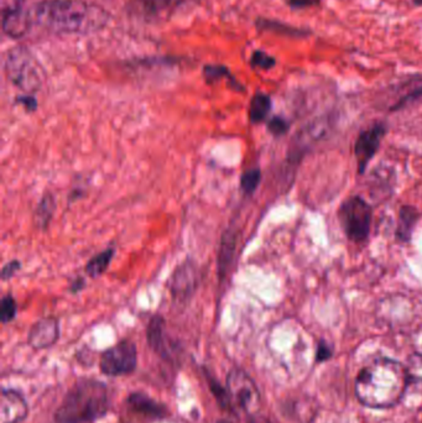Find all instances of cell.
I'll return each instance as SVG.
<instances>
[{
	"mask_svg": "<svg viewBox=\"0 0 422 423\" xmlns=\"http://www.w3.org/2000/svg\"><path fill=\"white\" fill-rule=\"evenodd\" d=\"M85 286H86V282H85V278H75L73 281H71L70 292L71 294H77V292H80V291L83 290V287H85Z\"/></svg>",
	"mask_w": 422,
	"mask_h": 423,
	"instance_id": "cell-35",
	"label": "cell"
},
{
	"mask_svg": "<svg viewBox=\"0 0 422 423\" xmlns=\"http://www.w3.org/2000/svg\"><path fill=\"white\" fill-rule=\"evenodd\" d=\"M138 366V349L130 339H124L105 350L100 355L99 368L107 377L129 375Z\"/></svg>",
	"mask_w": 422,
	"mask_h": 423,
	"instance_id": "cell-7",
	"label": "cell"
},
{
	"mask_svg": "<svg viewBox=\"0 0 422 423\" xmlns=\"http://www.w3.org/2000/svg\"><path fill=\"white\" fill-rule=\"evenodd\" d=\"M203 75H204V80L209 84H212L213 82L218 81L222 77H227L233 82L234 78L231 77V72L229 70L225 67V66H220V64H209V66H204L203 69Z\"/></svg>",
	"mask_w": 422,
	"mask_h": 423,
	"instance_id": "cell-27",
	"label": "cell"
},
{
	"mask_svg": "<svg viewBox=\"0 0 422 423\" xmlns=\"http://www.w3.org/2000/svg\"><path fill=\"white\" fill-rule=\"evenodd\" d=\"M261 172L259 168H250L242 174L240 179V188L243 190L245 195L254 193L255 190L261 183Z\"/></svg>",
	"mask_w": 422,
	"mask_h": 423,
	"instance_id": "cell-25",
	"label": "cell"
},
{
	"mask_svg": "<svg viewBox=\"0 0 422 423\" xmlns=\"http://www.w3.org/2000/svg\"><path fill=\"white\" fill-rule=\"evenodd\" d=\"M29 415V405L14 388H3L0 395V423H21Z\"/></svg>",
	"mask_w": 422,
	"mask_h": 423,
	"instance_id": "cell-11",
	"label": "cell"
},
{
	"mask_svg": "<svg viewBox=\"0 0 422 423\" xmlns=\"http://www.w3.org/2000/svg\"><path fill=\"white\" fill-rule=\"evenodd\" d=\"M226 388L234 407L245 412L248 416L259 412L261 396L254 380L240 368H231L227 374Z\"/></svg>",
	"mask_w": 422,
	"mask_h": 423,
	"instance_id": "cell-6",
	"label": "cell"
},
{
	"mask_svg": "<svg viewBox=\"0 0 422 423\" xmlns=\"http://www.w3.org/2000/svg\"><path fill=\"white\" fill-rule=\"evenodd\" d=\"M415 3H416V4H419V6H421L422 0H415Z\"/></svg>",
	"mask_w": 422,
	"mask_h": 423,
	"instance_id": "cell-38",
	"label": "cell"
},
{
	"mask_svg": "<svg viewBox=\"0 0 422 423\" xmlns=\"http://www.w3.org/2000/svg\"><path fill=\"white\" fill-rule=\"evenodd\" d=\"M272 111V99L264 93H256L250 100L249 119L250 122L258 124L265 120L266 116Z\"/></svg>",
	"mask_w": 422,
	"mask_h": 423,
	"instance_id": "cell-18",
	"label": "cell"
},
{
	"mask_svg": "<svg viewBox=\"0 0 422 423\" xmlns=\"http://www.w3.org/2000/svg\"><path fill=\"white\" fill-rule=\"evenodd\" d=\"M236 234L231 231H226L220 239V249L217 255V267L220 278L226 276L227 270L231 267L233 255L236 251Z\"/></svg>",
	"mask_w": 422,
	"mask_h": 423,
	"instance_id": "cell-16",
	"label": "cell"
},
{
	"mask_svg": "<svg viewBox=\"0 0 422 423\" xmlns=\"http://www.w3.org/2000/svg\"><path fill=\"white\" fill-rule=\"evenodd\" d=\"M3 20L1 26L6 36L12 39H21L29 34L31 26L34 25L30 10L17 9L10 12H1Z\"/></svg>",
	"mask_w": 422,
	"mask_h": 423,
	"instance_id": "cell-14",
	"label": "cell"
},
{
	"mask_svg": "<svg viewBox=\"0 0 422 423\" xmlns=\"http://www.w3.org/2000/svg\"><path fill=\"white\" fill-rule=\"evenodd\" d=\"M371 208L363 198L349 197L342 203L338 218L348 239L354 243L364 242L368 238L371 226Z\"/></svg>",
	"mask_w": 422,
	"mask_h": 423,
	"instance_id": "cell-5",
	"label": "cell"
},
{
	"mask_svg": "<svg viewBox=\"0 0 422 423\" xmlns=\"http://www.w3.org/2000/svg\"><path fill=\"white\" fill-rule=\"evenodd\" d=\"M267 129L270 133L274 135H283L288 132L289 124L288 122L280 118V116H274L270 122L267 123Z\"/></svg>",
	"mask_w": 422,
	"mask_h": 423,
	"instance_id": "cell-29",
	"label": "cell"
},
{
	"mask_svg": "<svg viewBox=\"0 0 422 423\" xmlns=\"http://www.w3.org/2000/svg\"><path fill=\"white\" fill-rule=\"evenodd\" d=\"M20 269H21V262H20V261H9V262L6 264L4 267L1 269V280H3V281L10 280L15 273H18Z\"/></svg>",
	"mask_w": 422,
	"mask_h": 423,
	"instance_id": "cell-30",
	"label": "cell"
},
{
	"mask_svg": "<svg viewBox=\"0 0 422 423\" xmlns=\"http://www.w3.org/2000/svg\"><path fill=\"white\" fill-rule=\"evenodd\" d=\"M146 341L152 352L165 360H171V348L166 336V323L161 314L151 317L146 327Z\"/></svg>",
	"mask_w": 422,
	"mask_h": 423,
	"instance_id": "cell-13",
	"label": "cell"
},
{
	"mask_svg": "<svg viewBox=\"0 0 422 423\" xmlns=\"http://www.w3.org/2000/svg\"><path fill=\"white\" fill-rule=\"evenodd\" d=\"M56 210V201L53 193H45L41 197L34 215V222L39 229H46Z\"/></svg>",
	"mask_w": 422,
	"mask_h": 423,
	"instance_id": "cell-17",
	"label": "cell"
},
{
	"mask_svg": "<svg viewBox=\"0 0 422 423\" xmlns=\"http://www.w3.org/2000/svg\"><path fill=\"white\" fill-rule=\"evenodd\" d=\"M385 132L387 129L383 124H376L371 128L367 129L359 134L358 139L355 141V146H354L359 174L364 172L367 165L376 155L382 143L383 136L385 135Z\"/></svg>",
	"mask_w": 422,
	"mask_h": 423,
	"instance_id": "cell-10",
	"label": "cell"
},
{
	"mask_svg": "<svg viewBox=\"0 0 422 423\" xmlns=\"http://www.w3.org/2000/svg\"><path fill=\"white\" fill-rule=\"evenodd\" d=\"M124 405L128 413H132L134 417H138L140 421L145 422L159 421L170 416L168 406L154 400L149 395L140 391L129 395L125 399Z\"/></svg>",
	"mask_w": 422,
	"mask_h": 423,
	"instance_id": "cell-9",
	"label": "cell"
},
{
	"mask_svg": "<svg viewBox=\"0 0 422 423\" xmlns=\"http://www.w3.org/2000/svg\"><path fill=\"white\" fill-rule=\"evenodd\" d=\"M206 379L209 381V388L212 391V394L214 395L216 400L218 402V405L225 408L227 411H233L234 410V405L231 402V396L228 390L225 386L220 385V381H217L212 374H209V371L206 370Z\"/></svg>",
	"mask_w": 422,
	"mask_h": 423,
	"instance_id": "cell-21",
	"label": "cell"
},
{
	"mask_svg": "<svg viewBox=\"0 0 422 423\" xmlns=\"http://www.w3.org/2000/svg\"><path fill=\"white\" fill-rule=\"evenodd\" d=\"M404 93L400 94L399 98L396 100V103L393 107V109H398L401 105L407 103L409 100L421 97L422 96V77L420 78H414L411 81L407 82L404 86Z\"/></svg>",
	"mask_w": 422,
	"mask_h": 423,
	"instance_id": "cell-22",
	"label": "cell"
},
{
	"mask_svg": "<svg viewBox=\"0 0 422 423\" xmlns=\"http://www.w3.org/2000/svg\"><path fill=\"white\" fill-rule=\"evenodd\" d=\"M321 0H286V3L289 4L291 9H306L311 6H318Z\"/></svg>",
	"mask_w": 422,
	"mask_h": 423,
	"instance_id": "cell-32",
	"label": "cell"
},
{
	"mask_svg": "<svg viewBox=\"0 0 422 423\" xmlns=\"http://www.w3.org/2000/svg\"><path fill=\"white\" fill-rule=\"evenodd\" d=\"M250 64H252V66L255 67V69L270 70V69H272V67L275 66L276 61H275V58L270 56V55H267V53H264V51L258 50V51H254V53L252 55Z\"/></svg>",
	"mask_w": 422,
	"mask_h": 423,
	"instance_id": "cell-28",
	"label": "cell"
},
{
	"mask_svg": "<svg viewBox=\"0 0 422 423\" xmlns=\"http://www.w3.org/2000/svg\"><path fill=\"white\" fill-rule=\"evenodd\" d=\"M17 103L23 105L28 111H34L37 109V100L33 94H24L17 97Z\"/></svg>",
	"mask_w": 422,
	"mask_h": 423,
	"instance_id": "cell-31",
	"label": "cell"
},
{
	"mask_svg": "<svg viewBox=\"0 0 422 423\" xmlns=\"http://www.w3.org/2000/svg\"><path fill=\"white\" fill-rule=\"evenodd\" d=\"M18 313V305L10 294L4 296L0 302V321L6 325L15 318Z\"/></svg>",
	"mask_w": 422,
	"mask_h": 423,
	"instance_id": "cell-26",
	"label": "cell"
},
{
	"mask_svg": "<svg viewBox=\"0 0 422 423\" xmlns=\"http://www.w3.org/2000/svg\"><path fill=\"white\" fill-rule=\"evenodd\" d=\"M406 370L409 377V386L414 385L422 390V355H412L409 359Z\"/></svg>",
	"mask_w": 422,
	"mask_h": 423,
	"instance_id": "cell-23",
	"label": "cell"
},
{
	"mask_svg": "<svg viewBox=\"0 0 422 423\" xmlns=\"http://www.w3.org/2000/svg\"><path fill=\"white\" fill-rule=\"evenodd\" d=\"M217 423H233L229 421V420H220Z\"/></svg>",
	"mask_w": 422,
	"mask_h": 423,
	"instance_id": "cell-37",
	"label": "cell"
},
{
	"mask_svg": "<svg viewBox=\"0 0 422 423\" xmlns=\"http://www.w3.org/2000/svg\"><path fill=\"white\" fill-rule=\"evenodd\" d=\"M247 423H272V421L270 418L261 415V412H256L254 415L248 416V422Z\"/></svg>",
	"mask_w": 422,
	"mask_h": 423,
	"instance_id": "cell-36",
	"label": "cell"
},
{
	"mask_svg": "<svg viewBox=\"0 0 422 423\" xmlns=\"http://www.w3.org/2000/svg\"><path fill=\"white\" fill-rule=\"evenodd\" d=\"M182 0H138L135 12L143 15L146 20H159L168 17Z\"/></svg>",
	"mask_w": 422,
	"mask_h": 423,
	"instance_id": "cell-15",
	"label": "cell"
},
{
	"mask_svg": "<svg viewBox=\"0 0 422 423\" xmlns=\"http://www.w3.org/2000/svg\"><path fill=\"white\" fill-rule=\"evenodd\" d=\"M331 355H332V348H331L330 345H327L326 343L321 342V344L318 345L317 359L319 361L321 360L324 361V360L331 358Z\"/></svg>",
	"mask_w": 422,
	"mask_h": 423,
	"instance_id": "cell-34",
	"label": "cell"
},
{
	"mask_svg": "<svg viewBox=\"0 0 422 423\" xmlns=\"http://www.w3.org/2000/svg\"><path fill=\"white\" fill-rule=\"evenodd\" d=\"M109 388L96 379H81L55 411V423H94L109 410Z\"/></svg>",
	"mask_w": 422,
	"mask_h": 423,
	"instance_id": "cell-3",
	"label": "cell"
},
{
	"mask_svg": "<svg viewBox=\"0 0 422 423\" xmlns=\"http://www.w3.org/2000/svg\"><path fill=\"white\" fill-rule=\"evenodd\" d=\"M34 25L53 34H85L103 28L108 12L85 0H44L30 9Z\"/></svg>",
	"mask_w": 422,
	"mask_h": 423,
	"instance_id": "cell-1",
	"label": "cell"
},
{
	"mask_svg": "<svg viewBox=\"0 0 422 423\" xmlns=\"http://www.w3.org/2000/svg\"><path fill=\"white\" fill-rule=\"evenodd\" d=\"M419 219V212L412 207H403L400 210L399 226H398V235L401 240L407 242L412 234V229Z\"/></svg>",
	"mask_w": 422,
	"mask_h": 423,
	"instance_id": "cell-20",
	"label": "cell"
},
{
	"mask_svg": "<svg viewBox=\"0 0 422 423\" xmlns=\"http://www.w3.org/2000/svg\"><path fill=\"white\" fill-rule=\"evenodd\" d=\"M259 28L272 30V31L280 33V34H283V35L299 36V37L308 34V33L304 31V30L296 29V28H292V26H289V25L278 23V21H272V20H261L259 21Z\"/></svg>",
	"mask_w": 422,
	"mask_h": 423,
	"instance_id": "cell-24",
	"label": "cell"
},
{
	"mask_svg": "<svg viewBox=\"0 0 422 423\" xmlns=\"http://www.w3.org/2000/svg\"><path fill=\"white\" fill-rule=\"evenodd\" d=\"M60 338V323L55 317L39 319L30 328L28 343L34 349H47L56 344Z\"/></svg>",
	"mask_w": 422,
	"mask_h": 423,
	"instance_id": "cell-12",
	"label": "cell"
},
{
	"mask_svg": "<svg viewBox=\"0 0 422 423\" xmlns=\"http://www.w3.org/2000/svg\"><path fill=\"white\" fill-rule=\"evenodd\" d=\"M200 269L192 260L179 264L168 280V290L176 302H187L200 286Z\"/></svg>",
	"mask_w": 422,
	"mask_h": 423,
	"instance_id": "cell-8",
	"label": "cell"
},
{
	"mask_svg": "<svg viewBox=\"0 0 422 423\" xmlns=\"http://www.w3.org/2000/svg\"><path fill=\"white\" fill-rule=\"evenodd\" d=\"M8 80L26 94L37 92L42 86V70L35 56L25 46L12 48L6 60Z\"/></svg>",
	"mask_w": 422,
	"mask_h": 423,
	"instance_id": "cell-4",
	"label": "cell"
},
{
	"mask_svg": "<svg viewBox=\"0 0 422 423\" xmlns=\"http://www.w3.org/2000/svg\"><path fill=\"white\" fill-rule=\"evenodd\" d=\"M25 3V0H0V8L1 12H10V10H17L21 9Z\"/></svg>",
	"mask_w": 422,
	"mask_h": 423,
	"instance_id": "cell-33",
	"label": "cell"
},
{
	"mask_svg": "<svg viewBox=\"0 0 422 423\" xmlns=\"http://www.w3.org/2000/svg\"><path fill=\"white\" fill-rule=\"evenodd\" d=\"M114 253H116L114 248H107L102 253L93 256L92 259L88 261L87 265L85 267L88 276L96 278H99L100 275H103L107 271V269L109 267L110 262L113 260Z\"/></svg>",
	"mask_w": 422,
	"mask_h": 423,
	"instance_id": "cell-19",
	"label": "cell"
},
{
	"mask_svg": "<svg viewBox=\"0 0 422 423\" xmlns=\"http://www.w3.org/2000/svg\"><path fill=\"white\" fill-rule=\"evenodd\" d=\"M407 388L406 366L380 358L360 370L354 388L358 400L367 407L389 408L399 404Z\"/></svg>",
	"mask_w": 422,
	"mask_h": 423,
	"instance_id": "cell-2",
	"label": "cell"
}]
</instances>
